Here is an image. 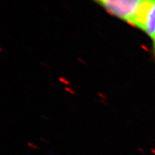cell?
I'll return each instance as SVG.
<instances>
[{"instance_id": "1", "label": "cell", "mask_w": 155, "mask_h": 155, "mask_svg": "<svg viewBox=\"0 0 155 155\" xmlns=\"http://www.w3.org/2000/svg\"><path fill=\"white\" fill-rule=\"evenodd\" d=\"M109 15L143 31L153 0H94Z\"/></svg>"}, {"instance_id": "2", "label": "cell", "mask_w": 155, "mask_h": 155, "mask_svg": "<svg viewBox=\"0 0 155 155\" xmlns=\"http://www.w3.org/2000/svg\"><path fill=\"white\" fill-rule=\"evenodd\" d=\"M143 32H145L146 34L150 39L152 44V51L155 61V0H153L147 15Z\"/></svg>"}]
</instances>
